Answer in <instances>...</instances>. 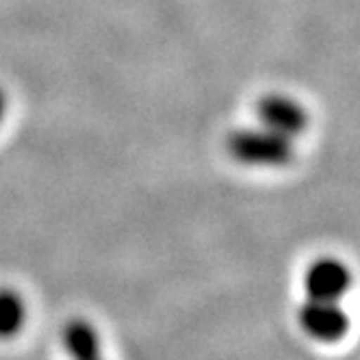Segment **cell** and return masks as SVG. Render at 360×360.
Returning <instances> with one entry per match:
<instances>
[{
	"label": "cell",
	"instance_id": "obj_1",
	"mask_svg": "<svg viewBox=\"0 0 360 360\" xmlns=\"http://www.w3.org/2000/svg\"><path fill=\"white\" fill-rule=\"evenodd\" d=\"M226 150L237 163L250 167H287L295 159L293 139L265 126L233 131L226 137Z\"/></svg>",
	"mask_w": 360,
	"mask_h": 360
},
{
	"label": "cell",
	"instance_id": "obj_2",
	"mask_svg": "<svg viewBox=\"0 0 360 360\" xmlns=\"http://www.w3.org/2000/svg\"><path fill=\"white\" fill-rule=\"evenodd\" d=\"M300 328L317 343H339L345 339V334L352 328L349 315L343 311L339 302H323V300H311L300 306L297 311Z\"/></svg>",
	"mask_w": 360,
	"mask_h": 360
},
{
	"label": "cell",
	"instance_id": "obj_3",
	"mask_svg": "<svg viewBox=\"0 0 360 360\" xmlns=\"http://www.w3.org/2000/svg\"><path fill=\"white\" fill-rule=\"evenodd\" d=\"M261 126L269 131L295 139L308 128V111L287 94H265L256 105Z\"/></svg>",
	"mask_w": 360,
	"mask_h": 360
},
{
	"label": "cell",
	"instance_id": "obj_4",
	"mask_svg": "<svg viewBox=\"0 0 360 360\" xmlns=\"http://www.w3.org/2000/svg\"><path fill=\"white\" fill-rule=\"evenodd\" d=\"M304 287L311 300L341 302L352 287V271L343 261L334 256H323L306 269Z\"/></svg>",
	"mask_w": 360,
	"mask_h": 360
},
{
	"label": "cell",
	"instance_id": "obj_5",
	"mask_svg": "<svg viewBox=\"0 0 360 360\" xmlns=\"http://www.w3.org/2000/svg\"><path fill=\"white\" fill-rule=\"evenodd\" d=\"M63 345L72 360H102L100 337L96 328L85 319H72L63 328Z\"/></svg>",
	"mask_w": 360,
	"mask_h": 360
},
{
	"label": "cell",
	"instance_id": "obj_6",
	"mask_svg": "<svg viewBox=\"0 0 360 360\" xmlns=\"http://www.w3.org/2000/svg\"><path fill=\"white\" fill-rule=\"evenodd\" d=\"M24 317H27L24 300L11 289H0V339L13 337L15 332H20Z\"/></svg>",
	"mask_w": 360,
	"mask_h": 360
},
{
	"label": "cell",
	"instance_id": "obj_7",
	"mask_svg": "<svg viewBox=\"0 0 360 360\" xmlns=\"http://www.w3.org/2000/svg\"><path fill=\"white\" fill-rule=\"evenodd\" d=\"M5 111H7V96H5L3 87H0V122L5 120Z\"/></svg>",
	"mask_w": 360,
	"mask_h": 360
}]
</instances>
